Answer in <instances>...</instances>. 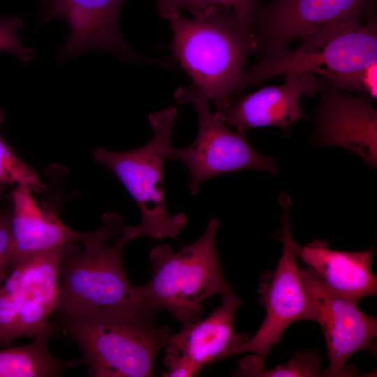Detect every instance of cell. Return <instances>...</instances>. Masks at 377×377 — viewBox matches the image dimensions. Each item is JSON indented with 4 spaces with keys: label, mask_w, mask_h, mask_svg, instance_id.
Returning <instances> with one entry per match:
<instances>
[{
    "label": "cell",
    "mask_w": 377,
    "mask_h": 377,
    "mask_svg": "<svg viewBox=\"0 0 377 377\" xmlns=\"http://www.w3.org/2000/svg\"><path fill=\"white\" fill-rule=\"evenodd\" d=\"M24 297L23 274L20 265L7 275L0 288V347L15 339L14 332Z\"/></svg>",
    "instance_id": "cell-20"
},
{
    "label": "cell",
    "mask_w": 377,
    "mask_h": 377,
    "mask_svg": "<svg viewBox=\"0 0 377 377\" xmlns=\"http://www.w3.org/2000/svg\"><path fill=\"white\" fill-rule=\"evenodd\" d=\"M41 1H44L45 0H41Z\"/></svg>",
    "instance_id": "cell-29"
},
{
    "label": "cell",
    "mask_w": 377,
    "mask_h": 377,
    "mask_svg": "<svg viewBox=\"0 0 377 377\" xmlns=\"http://www.w3.org/2000/svg\"><path fill=\"white\" fill-rule=\"evenodd\" d=\"M298 258L307 265L332 291L358 304L377 294V278L371 269V249L345 251L329 248L326 241L316 239L301 246Z\"/></svg>",
    "instance_id": "cell-17"
},
{
    "label": "cell",
    "mask_w": 377,
    "mask_h": 377,
    "mask_svg": "<svg viewBox=\"0 0 377 377\" xmlns=\"http://www.w3.org/2000/svg\"><path fill=\"white\" fill-rule=\"evenodd\" d=\"M31 343L0 350V377H54L84 363V357L62 360L48 348L49 338L33 337Z\"/></svg>",
    "instance_id": "cell-18"
},
{
    "label": "cell",
    "mask_w": 377,
    "mask_h": 377,
    "mask_svg": "<svg viewBox=\"0 0 377 377\" xmlns=\"http://www.w3.org/2000/svg\"><path fill=\"white\" fill-rule=\"evenodd\" d=\"M279 202L281 207L283 249L274 271L259 289L258 300L266 310L265 318L256 334L235 349L232 357L250 353L264 360L290 325L302 320H312L309 298L297 264V243L291 233L292 201L288 195L281 194Z\"/></svg>",
    "instance_id": "cell-8"
},
{
    "label": "cell",
    "mask_w": 377,
    "mask_h": 377,
    "mask_svg": "<svg viewBox=\"0 0 377 377\" xmlns=\"http://www.w3.org/2000/svg\"><path fill=\"white\" fill-rule=\"evenodd\" d=\"M59 327L82 350L92 377H151L156 355L172 334L154 316L124 308L54 313Z\"/></svg>",
    "instance_id": "cell-1"
},
{
    "label": "cell",
    "mask_w": 377,
    "mask_h": 377,
    "mask_svg": "<svg viewBox=\"0 0 377 377\" xmlns=\"http://www.w3.org/2000/svg\"><path fill=\"white\" fill-rule=\"evenodd\" d=\"M177 117L175 107L154 112L147 117L153 136L147 144L126 151L98 148L93 152L94 161L117 177L139 207L140 223L123 228L130 242L143 236L154 239L176 237L186 225L184 214H169L163 191V168L170 160Z\"/></svg>",
    "instance_id": "cell-5"
},
{
    "label": "cell",
    "mask_w": 377,
    "mask_h": 377,
    "mask_svg": "<svg viewBox=\"0 0 377 377\" xmlns=\"http://www.w3.org/2000/svg\"><path fill=\"white\" fill-rule=\"evenodd\" d=\"M116 213H105L99 228L63 258L54 313H72L95 308H124L155 317L159 312L145 300L124 270L122 253L130 242Z\"/></svg>",
    "instance_id": "cell-3"
},
{
    "label": "cell",
    "mask_w": 377,
    "mask_h": 377,
    "mask_svg": "<svg viewBox=\"0 0 377 377\" xmlns=\"http://www.w3.org/2000/svg\"><path fill=\"white\" fill-rule=\"evenodd\" d=\"M285 82L267 86L231 103L223 112L214 114L223 124L244 131L258 127L283 128L304 118L300 101L320 91L318 79L309 72L285 75Z\"/></svg>",
    "instance_id": "cell-13"
},
{
    "label": "cell",
    "mask_w": 377,
    "mask_h": 377,
    "mask_svg": "<svg viewBox=\"0 0 377 377\" xmlns=\"http://www.w3.org/2000/svg\"><path fill=\"white\" fill-rule=\"evenodd\" d=\"M320 85L331 89L377 97V62L364 67L319 77Z\"/></svg>",
    "instance_id": "cell-22"
},
{
    "label": "cell",
    "mask_w": 377,
    "mask_h": 377,
    "mask_svg": "<svg viewBox=\"0 0 377 377\" xmlns=\"http://www.w3.org/2000/svg\"><path fill=\"white\" fill-rule=\"evenodd\" d=\"M219 220L212 218L203 234L179 251L162 244L149 253L152 275L141 286L142 295L151 307L167 311L184 326L200 319L207 299L234 291L219 259Z\"/></svg>",
    "instance_id": "cell-4"
},
{
    "label": "cell",
    "mask_w": 377,
    "mask_h": 377,
    "mask_svg": "<svg viewBox=\"0 0 377 377\" xmlns=\"http://www.w3.org/2000/svg\"><path fill=\"white\" fill-rule=\"evenodd\" d=\"M170 48L194 85L215 107L214 114L232 103L236 88L253 53V35L241 27L231 8L215 7L193 16L177 14L168 20Z\"/></svg>",
    "instance_id": "cell-2"
},
{
    "label": "cell",
    "mask_w": 377,
    "mask_h": 377,
    "mask_svg": "<svg viewBox=\"0 0 377 377\" xmlns=\"http://www.w3.org/2000/svg\"><path fill=\"white\" fill-rule=\"evenodd\" d=\"M242 304L234 291L221 296L218 308L205 319L172 334L165 348L184 355L201 370L214 361L232 357L249 339L246 334H238L235 327V315Z\"/></svg>",
    "instance_id": "cell-16"
},
{
    "label": "cell",
    "mask_w": 377,
    "mask_h": 377,
    "mask_svg": "<svg viewBox=\"0 0 377 377\" xmlns=\"http://www.w3.org/2000/svg\"><path fill=\"white\" fill-rule=\"evenodd\" d=\"M300 274L309 298L312 320L321 327L327 348L325 376H357L356 368L346 367L356 352L368 350L377 336V320L362 311L357 303L330 289L309 267Z\"/></svg>",
    "instance_id": "cell-10"
},
{
    "label": "cell",
    "mask_w": 377,
    "mask_h": 377,
    "mask_svg": "<svg viewBox=\"0 0 377 377\" xmlns=\"http://www.w3.org/2000/svg\"><path fill=\"white\" fill-rule=\"evenodd\" d=\"M219 6L232 9L231 0H156L159 15L168 20L175 15L187 10L193 16L200 15L209 9Z\"/></svg>",
    "instance_id": "cell-24"
},
{
    "label": "cell",
    "mask_w": 377,
    "mask_h": 377,
    "mask_svg": "<svg viewBox=\"0 0 377 377\" xmlns=\"http://www.w3.org/2000/svg\"><path fill=\"white\" fill-rule=\"evenodd\" d=\"M12 246L10 216L0 213V288L6 276Z\"/></svg>",
    "instance_id": "cell-27"
},
{
    "label": "cell",
    "mask_w": 377,
    "mask_h": 377,
    "mask_svg": "<svg viewBox=\"0 0 377 377\" xmlns=\"http://www.w3.org/2000/svg\"><path fill=\"white\" fill-rule=\"evenodd\" d=\"M28 187L16 186L10 193L12 246L8 274L23 260L40 253L79 242L93 233L68 227L53 209L38 202Z\"/></svg>",
    "instance_id": "cell-14"
},
{
    "label": "cell",
    "mask_w": 377,
    "mask_h": 377,
    "mask_svg": "<svg viewBox=\"0 0 377 377\" xmlns=\"http://www.w3.org/2000/svg\"><path fill=\"white\" fill-rule=\"evenodd\" d=\"M163 364L168 371L166 377H191L198 376L201 369L183 355L170 349H165Z\"/></svg>",
    "instance_id": "cell-25"
},
{
    "label": "cell",
    "mask_w": 377,
    "mask_h": 377,
    "mask_svg": "<svg viewBox=\"0 0 377 377\" xmlns=\"http://www.w3.org/2000/svg\"><path fill=\"white\" fill-rule=\"evenodd\" d=\"M77 244L34 255L17 265L23 273L24 297L15 339L36 336L50 339L56 334L50 318L57 303L60 266L64 257Z\"/></svg>",
    "instance_id": "cell-15"
},
{
    "label": "cell",
    "mask_w": 377,
    "mask_h": 377,
    "mask_svg": "<svg viewBox=\"0 0 377 377\" xmlns=\"http://www.w3.org/2000/svg\"><path fill=\"white\" fill-rule=\"evenodd\" d=\"M5 184L26 186L38 193L46 191L36 171L15 154L0 135V186Z\"/></svg>",
    "instance_id": "cell-21"
},
{
    "label": "cell",
    "mask_w": 377,
    "mask_h": 377,
    "mask_svg": "<svg viewBox=\"0 0 377 377\" xmlns=\"http://www.w3.org/2000/svg\"><path fill=\"white\" fill-rule=\"evenodd\" d=\"M322 358L316 350L297 352L285 364L265 369L263 360L256 355L244 359L239 364V376L258 377H320L325 376L320 367Z\"/></svg>",
    "instance_id": "cell-19"
},
{
    "label": "cell",
    "mask_w": 377,
    "mask_h": 377,
    "mask_svg": "<svg viewBox=\"0 0 377 377\" xmlns=\"http://www.w3.org/2000/svg\"><path fill=\"white\" fill-rule=\"evenodd\" d=\"M313 137L318 144L348 149L376 166L377 112L372 98L320 84Z\"/></svg>",
    "instance_id": "cell-12"
},
{
    "label": "cell",
    "mask_w": 377,
    "mask_h": 377,
    "mask_svg": "<svg viewBox=\"0 0 377 377\" xmlns=\"http://www.w3.org/2000/svg\"><path fill=\"white\" fill-rule=\"evenodd\" d=\"M23 26V22L13 15L0 18V51L9 52L26 62L36 57V52L23 45L17 36Z\"/></svg>",
    "instance_id": "cell-23"
},
{
    "label": "cell",
    "mask_w": 377,
    "mask_h": 377,
    "mask_svg": "<svg viewBox=\"0 0 377 377\" xmlns=\"http://www.w3.org/2000/svg\"><path fill=\"white\" fill-rule=\"evenodd\" d=\"M125 0H47L43 22L64 20L69 36L61 50L71 58L94 49L108 51L130 61L141 54L130 47L121 34L119 16Z\"/></svg>",
    "instance_id": "cell-11"
},
{
    "label": "cell",
    "mask_w": 377,
    "mask_h": 377,
    "mask_svg": "<svg viewBox=\"0 0 377 377\" xmlns=\"http://www.w3.org/2000/svg\"><path fill=\"white\" fill-rule=\"evenodd\" d=\"M179 104H190L198 118V132L186 147L171 150L170 160L183 162L190 174L189 190L196 195L200 185L216 175L243 169H256L276 175V161L263 156L246 140L244 131L233 132L212 114L209 101L195 87H179L174 93Z\"/></svg>",
    "instance_id": "cell-7"
},
{
    "label": "cell",
    "mask_w": 377,
    "mask_h": 377,
    "mask_svg": "<svg viewBox=\"0 0 377 377\" xmlns=\"http://www.w3.org/2000/svg\"><path fill=\"white\" fill-rule=\"evenodd\" d=\"M376 0H270L260 6L253 32V51L277 56L311 32L350 20L376 16Z\"/></svg>",
    "instance_id": "cell-9"
},
{
    "label": "cell",
    "mask_w": 377,
    "mask_h": 377,
    "mask_svg": "<svg viewBox=\"0 0 377 377\" xmlns=\"http://www.w3.org/2000/svg\"><path fill=\"white\" fill-rule=\"evenodd\" d=\"M298 47L277 56H263L244 70L235 96L267 80L295 72L319 77L355 70L377 62L376 16L321 28L301 38Z\"/></svg>",
    "instance_id": "cell-6"
},
{
    "label": "cell",
    "mask_w": 377,
    "mask_h": 377,
    "mask_svg": "<svg viewBox=\"0 0 377 377\" xmlns=\"http://www.w3.org/2000/svg\"><path fill=\"white\" fill-rule=\"evenodd\" d=\"M5 118V114L2 110L0 109V125L3 122Z\"/></svg>",
    "instance_id": "cell-28"
},
{
    "label": "cell",
    "mask_w": 377,
    "mask_h": 377,
    "mask_svg": "<svg viewBox=\"0 0 377 377\" xmlns=\"http://www.w3.org/2000/svg\"><path fill=\"white\" fill-rule=\"evenodd\" d=\"M232 10L242 29L248 34H253L258 8L259 0H231Z\"/></svg>",
    "instance_id": "cell-26"
}]
</instances>
